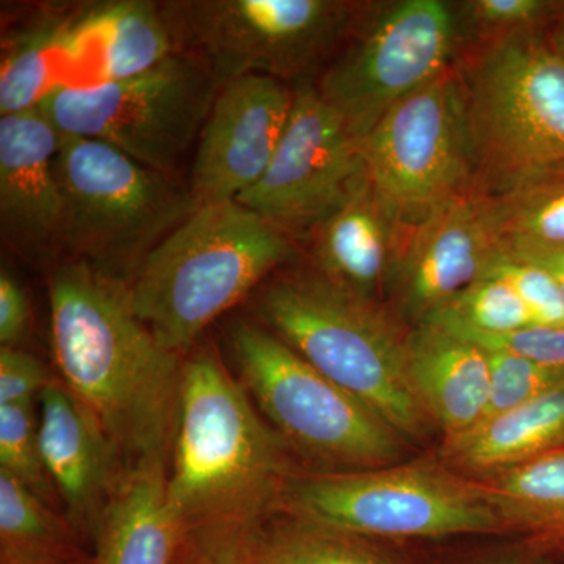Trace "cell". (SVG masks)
Wrapping results in <instances>:
<instances>
[{
    "label": "cell",
    "mask_w": 564,
    "mask_h": 564,
    "mask_svg": "<svg viewBox=\"0 0 564 564\" xmlns=\"http://www.w3.org/2000/svg\"><path fill=\"white\" fill-rule=\"evenodd\" d=\"M289 448L215 352L184 359L166 475L181 536L174 564H217L259 543L300 474Z\"/></svg>",
    "instance_id": "obj_1"
},
{
    "label": "cell",
    "mask_w": 564,
    "mask_h": 564,
    "mask_svg": "<svg viewBox=\"0 0 564 564\" xmlns=\"http://www.w3.org/2000/svg\"><path fill=\"white\" fill-rule=\"evenodd\" d=\"M51 337L61 383L101 423L126 469L169 467L184 359L133 313L128 285L69 259L50 276Z\"/></svg>",
    "instance_id": "obj_2"
},
{
    "label": "cell",
    "mask_w": 564,
    "mask_h": 564,
    "mask_svg": "<svg viewBox=\"0 0 564 564\" xmlns=\"http://www.w3.org/2000/svg\"><path fill=\"white\" fill-rule=\"evenodd\" d=\"M252 296L261 325L369 404L403 440L422 441L432 432L411 375L410 334L375 300L317 270L274 273Z\"/></svg>",
    "instance_id": "obj_3"
},
{
    "label": "cell",
    "mask_w": 564,
    "mask_h": 564,
    "mask_svg": "<svg viewBox=\"0 0 564 564\" xmlns=\"http://www.w3.org/2000/svg\"><path fill=\"white\" fill-rule=\"evenodd\" d=\"M292 254L291 237L243 204H203L141 262L126 284L129 302L159 343L182 356Z\"/></svg>",
    "instance_id": "obj_4"
},
{
    "label": "cell",
    "mask_w": 564,
    "mask_h": 564,
    "mask_svg": "<svg viewBox=\"0 0 564 564\" xmlns=\"http://www.w3.org/2000/svg\"><path fill=\"white\" fill-rule=\"evenodd\" d=\"M284 513L369 540L508 533L480 478L430 459L378 469L300 473L289 488Z\"/></svg>",
    "instance_id": "obj_5"
},
{
    "label": "cell",
    "mask_w": 564,
    "mask_h": 564,
    "mask_svg": "<svg viewBox=\"0 0 564 564\" xmlns=\"http://www.w3.org/2000/svg\"><path fill=\"white\" fill-rule=\"evenodd\" d=\"M62 251L128 284L193 210L191 191L102 141L62 133Z\"/></svg>",
    "instance_id": "obj_6"
},
{
    "label": "cell",
    "mask_w": 564,
    "mask_h": 564,
    "mask_svg": "<svg viewBox=\"0 0 564 564\" xmlns=\"http://www.w3.org/2000/svg\"><path fill=\"white\" fill-rule=\"evenodd\" d=\"M240 383L292 451L345 470L400 463L408 447L369 404L318 372L261 323L231 329Z\"/></svg>",
    "instance_id": "obj_7"
},
{
    "label": "cell",
    "mask_w": 564,
    "mask_h": 564,
    "mask_svg": "<svg viewBox=\"0 0 564 564\" xmlns=\"http://www.w3.org/2000/svg\"><path fill=\"white\" fill-rule=\"evenodd\" d=\"M462 79L481 184L500 193L564 163V61L547 41L486 44Z\"/></svg>",
    "instance_id": "obj_8"
},
{
    "label": "cell",
    "mask_w": 564,
    "mask_h": 564,
    "mask_svg": "<svg viewBox=\"0 0 564 564\" xmlns=\"http://www.w3.org/2000/svg\"><path fill=\"white\" fill-rule=\"evenodd\" d=\"M220 88L206 63L176 52L137 76L57 88L40 110L61 133L102 141L174 177L196 147Z\"/></svg>",
    "instance_id": "obj_9"
},
{
    "label": "cell",
    "mask_w": 564,
    "mask_h": 564,
    "mask_svg": "<svg viewBox=\"0 0 564 564\" xmlns=\"http://www.w3.org/2000/svg\"><path fill=\"white\" fill-rule=\"evenodd\" d=\"M181 52L220 84L245 76L310 82L355 24L339 0H177L162 3Z\"/></svg>",
    "instance_id": "obj_10"
},
{
    "label": "cell",
    "mask_w": 564,
    "mask_h": 564,
    "mask_svg": "<svg viewBox=\"0 0 564 564\" xmlns=\"http://www.w3.org/2000/svg\"><path fill=\"white\" fill-rule=\"evenodd\" d=\"M370 187L399 229H414L473 191L475 159L462 74L445 70L362 140Z\"/></svg>",
    "instance_id": "obj_11"
},
{
    "label": "cell",
    "mask_w": 564,
    "mask_h": 564,
    "mask_svg": "<svg viewBox=\"0 0 564 564\" xmlns=\"http://www.w3.org/2000/svg\"><path fill=\"white\" fill-rule=\"evenodd\" d=\"M459 39L451 3L400 0L364 22L315 85L361 144L397 104L452 68Z\"/></svg>",
    "instance_id": "obj_12"
},
{
    "label": "cell",
    "mask_w": 564,
    "mask_h": 564,
    "mask_svg": "<svg viewBox=\"0 0 564 564\" xmlns=\"http://www.w3.org/2000/svg\"><path fill=\"white\" fill-rule=\"evenodd\" d=\"M278 150L261 181L237 203L289 237L314 231L367 180L361 144L314 82L293 88Z\"/></svg>",
    "instance_id": "obj_13"
},
{
    "label": "cell",
    "mask_w": 564,
    "mask_h": 564,
    "mask_svg": "<svg viewBox=\"0 0 564 564\" xmlns=\"http://www.w3.org/2000/svg\"><path fill=\"white\" fill-rule=\"evenodd\" d=\"M293 88L269 76L226 82L193 152L188 191L196 206L237 202L272 162L291 117Z\"/></svg>",
    "instance_id": "obj_14"
},
{
    "label": "cell",
    "mask_w": 564,
    "mask_h": 564,
    "mask_svg": "<svg viewBox=\"0 0 564 564\" xmlns=\"http://www.w3.org/2000/svg\"><path fill=\"white\" fill-rule=\"evenodd\" d=\"M496 207L488 193H464L411 229L392 276L404 310L426 321L484 276L502 248Z\"/></svg>",
    "instance_id": "obj_15"
},
{
    "label": "cell",
    "mask_w": 564,
    "mask_h": 564,
    "mask_svg": "<svg viewBox=\"0 0 564 564\" xmlns=\"http://www.w3.org/2000/svg\"><path fill=\"white\" fill-rule=\"evenodd\" d=\"M62 133L36 109L0 117V225L18 252L62 251L63 196L55 172Z\"/></svg>",
    "instance_id": "obj_16"
},
{
    "label": "cell",
    "mask_w": 564,
    "mask_h": 564,
    "mask_svg": "<svg viewBox=\"0 0 564 564\" xmlns=\"http://www.w3.org/2000/svg\"><path fill=\"white\" fill-rule=\"evenodd\" d=\"M40 402V445L47 474L69 521L80 534L95 536L128 469L101 423L65 386H51Z\"/></svg>",
    "instance_id": "obj_17"
},
{
    "label": "cell",
    "mask_w": 564,
    "mask_h": 564,
    "mask_svg": "<svg viewBox=\"0 0 564 564\" xmlns=\"http://www.w3.org/2000/svg\"><path fill=\"white\" fill-rule=\"evenodd\" d=\"M411 375L426 413L454 443L484 422L491 367L480 345L434 323L410 333Z\"/></svg>",
    "instance_id": "obj_18"
},
{
    "label": "cell",
    "mask_w": 564,
    "mask_h": 564,
    "mask_svg": "<svg viewBox=\"0 0 564 564\" xmlns=\"http://www.w3.org/2000/svg\"><path fill=\"white\" fill-rule=\"evenodd\" d=\"M397 231L399 226L366 180L311 232L315 270L340 288L375 300L395 267Z\"/></svg>",
    "instance_id": "obj_19"
},
{
    "label": "cell",
    "mask_w": 564,
    "mask_h": 564,
    "mask_svg": "<svg viewBox=\"0 0 564 564\" xmlns=\"http://www.w3.org/2000/svg\"><path fill=\"white\" fill-rule=\"evenodd\" d=\"M169 467L126 470L95 532L93 564H174L181 536L166 491Z\"/></svg>",
    "instance_id": "obj_20"
},
{
    "label": "cell",
    "mask_w": 564,
    "mask_h": 564,
    "mask_svg": "<svg viewBox=\"0 0 564 564\" xmlns=\"http://www.w3.org/2000/svg\"><path fill=\"white\" fill-rule=\"evenodd\" d=\"M70 31L82 58L95 44L101 51L99 82L137 76L181 52L162 3H95L70 14Z\"/></svg>",
    "instance_id": "obj_21"
},
{
    "label": "cell",
    "mask_w": 564,
    "mask_h": 564,
    "mask_svg": "<svg viewBox=\"0 0 564 564\" xmlns=\"http://www.w3.org/2000/svg\"><path fill=\"white\" fill-rule=\"evenodd\" d=\"M563 447L564 386H560L444 444L443 454L452 469L484 478Z\"/></svg>",
    "instance_id": "obj_22"
},
{
    "label": "cell",
    "mask_w": 564,
    "mask_h": 564,
    "mask_svg": "<svg viewBox=\"0 0 564 564\" xmlns=\"http://www.w3.org/2000/svg\"><path fill=\"white\" fill-rule=\"evenodd\" d=\"M480 480L508 533L521 534L534 552L564 554V447Z\"/></svg>",
    "instance_id": "obj_23"
},
{
    "label": "cell",
    "mask_w": 564,
    "mask_h": 564,
    "mask_svg": "<svg viewBox=\"0 0 564 564\" xmlns=\"http://www.w3.org/2000/svg\"><path fill=\"white\" fill-rule=\"evenodd\" d=\"M73 65L65 17L41 18L10 33L0 66V117L36 109L61 87H68L63 66Z\"/></svg>",
    "instance_id": "obj_24"
},
{
    "label": "cell",
    "mask_w": 564,
    "mask_h": 564,
    "mask_svg": "<svg viewBox=\"0 0 564 564\" xmlns=\"http://www.w3.org/2000/svg\"><path fill=\"white\" fill-rule=\"evenodd\" d=\"M0 556L88 563L68 516L6 473H0Z\"/></svg>",
    "instance_id": "obj_25"
},
{
    "label": "cell",
    "mask_w": 564,
    "mask_h": 564,
    "mask_svg": "<svg viewBox=\"0 0 564 564\" xmlns=\"http://www.w3.org/2000/svg\"><path fill=\"white\" fill-rule=\"evenodd\" d=\"M261 545L267 564H408L369 538L291 513L270 522Z\"/></svg>",
    "instance_id": "obj_26"
},
{
    "label": "cell",
    "mask_w": 564,
    "mask_h": 564,
    "mask_svg": "<svg viewBox=\"0 0 564 564\" xmlns=\"http://www.w3.org/2000/svg\"><path fill=\"white\" fill-rule=\"evenodd\" d=\"M491 196L503 243L564 250V163Z\"/></svg>",
    "instance_id": "obj_27"
},
{
    "label": "cell",
    "mask_w": 564,
    "mask_h": 564,
    "mask_svg": "<svg viewBox=\"0 0 564 564\" xmlns=\"http://www.w3.org/2000/svg\"><path fill=\"white\" fill-rule=\"evenodd\" d=\"M432 317L486 336H503L534 325L532 314L513 285L492 272H485L458 299L429 318Z\"/></svg>",
    "instance_id": "obj_28"
},
{
    "label": "cell",
    "mask_w": 564,
    "mask_h": 564,
    "mask_svg": "<svg viewBox=\"0 0 564 564\" xmlns=\"http://www.w3.org/2000/svg\"><path fill=\"white\" fill-rule=\"evenodd\" d=\"M0 473L57 508L61 499L47 474L40 445V421L33 402L0 406Z\"/></svg>",
    "instance_id": "obj_29"
},
{
    "label": "cell",
    "mask_w": 564,
    "mask_h": 564,
    "mask_svg": "<svg viewBox=\"0 0 564 564\" xmlns=\"http://www.w3.org/2000/svg\"><path fill=\"white\" fill-rule=\"evenodd\" d=\"M562 3L547 0H467L455 7L459 35L469 33L486 44L530 35Z\"/></svg>",
    "instance_id": "obj_30"
},
{
    "label": "cell",
    "mask_w": 564,
    "mask_h": 564,
    "mask_svg": "<svg viewBox=\"0 0 564 564\" xmlns=\"http://www.w3.org/2000/svg\"><path fill=\"white\" fill-rule=\"evenodd\" d=\"M486 351L491 367V388L484 422L564 386V367L545 366L511 352Z\"/></svg>",
    "instance_id": "obj_31"
},
{
    "label": "cell",
    "mask_w": 564,
    "mask_h": 564,
    "mask_svg": "<svg viewBox=\"0 0 564 564\" xmlns=\"http://www.w3.org/2000/svg\"><path fill=\"white\" fill-rule=\"evenodd\" d=\"M486 272L499 274L513 285L527 310L532 314L534 325L564 328L562 289L543 267L527 261L502 247L494 256Z\"/></svg>",
    "instance_id": "obj_32"
},
{
    "label": "cell",
    "mask_w": 564,
    "mask_h": 564,
    "mask_svg": "<svg viewBox=\"0 0 564 564\" xmlns=\"http://www.w3.org/2000/svg\"><path fill=\"white\" fill-rule=\"evenodd\" d=\"M422 323H434V325L443 326L448 332L473 340L486 350L511 352V355L545 364V366L564 367V328L533 325L529 328L519 329V332L503 334V336H486V334L464 329L455 323L444 321V318L432 317Z\"/></svg>",
    "instance_id": "obj_33"
},
{
    "label": "cell",
    "mask_w": 564,
    "mask_h": 564,
    "mask_svg": "<svg viewBox=\"0 0 564 564\" xmlns=\"http://www.w3.org/2000/svg\"><path fill=\"white\" fill-rule=\"evenodd\" d=\"M61 383L31 352L18 347L0 348V406L33 402L51 386Z\"/></svg>",
    "instance_id": "obj_34"
},
{
    "label": "cell",
    "mask_w": 564,
    "mask_h": 564,
    "mask_svg": "<svg viewBox=\"0 0 564 564\" xmlns=\"http://www.w3.org/2000/svg\"><path fill=\"white\" fill-rule=\"evenodd\" d=\"M31 322L29 299L20 282L2 269L0 272V344L17 347Z\"/></svg>",
    "instance_id": "obj_35"
},
{
    "label": "cell",
    "mask_w": 564,
    "mask_h": 564,
    "mask_svg": "<svg viewBox=\"0 0 564 564\" xmlns=\"http://www.w3.org/2000/svg\"><path fill=\"white\" fill-rule=\"evenodd\" d=\"M505 250L521 256L527 261L543 267L558 282L564 295V250L560 248L536 247V245H508L503 243Z\"/></svg>",
    "instance_id": "obj_36"
},
{
    "label": "cell",
    "mask_w": 564,
    "mask_h": 564,
    "mask_svg": "<svg viewBox=\"0 0 564 564\" xmlns=\"http://www.w3.org/2000/svg\"><path fill=\"white\" fill-rule=\"evenodd\" d=\"M547 44L564 61V3L562 9L558 10V18H556L551 35H549Z\"/></svg>",
    "instance_id": "obj_37"
},
{
    "label": "cell",
    "mask_w": 564,
    "mask_h": 564,
    "mask_svg": "<svg viewBox=\"0 0 564 564\" xmlns=\"http://www.w3.org/2000/svg\"><path fill=\"white\" fill-rule=\"evenodd\" d=\"M261 540H259V543L256 544L254 547L250 549V551L245 552V554L234 556V558L226 560V562L218 564H267L265 556H263L262 552Z\"/></svg>",
    "instance_id": "obj_38"
},
{
    "label": "cell",
    "mask_w": 564,
    "mask_h": 564,
    "mask_svg": "<svg viewBox=\"0 0 564 564\" xmlns=\"http://www.w3.org/2000/svg\"><path fill=\"white\" fill-rule=\"evenodd\" d=\"M0 564H70L55 562V560L13 558V556H0Z\"/></svg>",
    "instance_id": "obj_39"
},
{
    "label": "cell",
    "mask_w": 564,
    "mask_h": 564,
    "mask_svg": "<svg viewBox=\"0 0 564 564\" xmlns=\"http://www.w3.org/2000/svg\"><path fill=\"white\" fill-rule=\"evenodd\" d=\"M489 564H530V563L519 562V560H507V562H496V563H489Z\"/></svg>",
    "instance_id": "obj_40"
}]
</instances>
